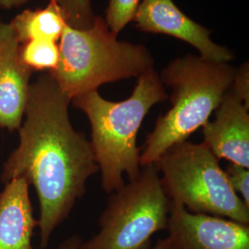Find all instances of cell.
Masks as SVG:
<instances>
[{
	"label": "cell",
	"instance_id": "ffe728a7",
	"mask_svg": "<svg viewBox=\"0 0 249 249\" xmlns=\"http://www.w3.org/2000/svg\"><path fill=\"white\" fill-rule=\"evenodd\" d=\"M151 249H172L168 237L159 239Z\"/></svg>",
	"mask_w": 249,
	"mask_h": 249
},
{
	"label": "cell",
	"instance_id": "8fae6325",
	"mask_svg": "<svg viewBox=\"0 0 249 249\" xmlns=\"http://www.w3.org/2000/svg\"><path fill=\"white\" fill-rule=\"evenodd\" d=\"M24 178L6 183L0 193V249H34L32 239L38 221Z\"/></svg>",
	"mask_w": 249,
	"mask_h": 249
},
{
	"label": "cell",
	"instance_id": "ac0fdd59",
	"mask_svg": "<svg viewBox=\"0 0 249 249\" xmlns=\"http://www.w3.org/2000/svg\"><path fill=\"white\" fill-rule=\"evenodd\" d=\"M82 239L79 235H71L65 240L62 241L56 249H79Z\"/></svg>",
	"mask_w": 249,
	"mask_h": 249
},
{
	"label": "cell",
	"instance_id": "8992f818",
	"mask_svg": "<svg viewBox=\"0 0 249 249\" xmlns=\"http://www.w3.org/2000/svg\"><path fill=\"white\" fill-rule=\"evenodd\" d=\"M170 200L154 164L110 194L99 218L100 231L79 249H151V238L166 230Z\"/></svg>",
	"mask_w": 249,
	"mask_h": 249
},
{
	"label": "cell",
	"instance_id": "2e32d148",
	"mask_svg": "<svg viewBox=\"0 0 249 249\" xmlns=\"http://www.w3.org/2000/svg\"><path fill=\"white\" fill-rule=\"evenodd\" d=\"M224 172L233 191L249 208V168L230 163Z\"/></svg>",
	"mask_w": 249,
	"mask_h": 249
},
{
	"label": "cell",
	"instance_id": "30bf717a",
	"mask_svg": "<svg viewBox=\"0 0 249 249\" xmlns=\"http://www.w3.org/2000/svg\"><path fill=\"white\" fill-rule=\"evenodd\" d=\"M249 108L231 90L226 91L213 121L202 126L206 146L219 159L249 168Z\"/></svg>",
	"mask_w": 249,
	"mask_h": 249
},
{
	"label": "cell",
	"instance_id": "9a60e30c",
	"mask_svg": "<svg viewBox=\"0 0 249 249\" xmlns=\"http://www.w3.org/2000/svg\"><path fill=\"white\" fill-rule=\"evenodd\" d=\"M141 0H109L106 11V22L110 31L117 36L133 20Z\"/></svg>",
	"mask_w": 249,
	"mask_h": 249
},
{
	"label": "cell",
	"instance_id": "52a82bcc",
	"mask_svg": "<svg viewBox=\"0 0 249 249\" xmlns=\"http://www.w3.org/2000/svg\"><path fill=\"white\" fill-rule=\"evenodd\" d=\"M166 230L172 249H249V225L172 202Z\"/></svg>",
	"mask_w": 249,
	"mask_h": 249
},
{
	"label": "cell",
	"instance_id": "6da1fadb",
	"mask_svg": "<svg viewBox=\"0 0 249 249\" xmlns=\"http://www.w3.org/2000/svg\"><path fill=\"white\" fill-rule=\"evenodd\" d=\"M71 102L48 73L31 84L25 120L18 127L19 144L1 174L5 184L24 178L35 187L43 249L84 195L89 178L99 172L90 142L71 122Z\"/></svg>",
	"mask_w": 249,
	"mask_h": 249
},
{
	"label": "cell",
	"instance_id": "ba28073f",
	"mask_svg": "<svg viewBox=\"0 0 249 249\" xmlns=\"http://www.w3.org/2000/svg\"><path fill=\"white\" fill-rule=\"evenodd\" d=\"M133 20L142 32L173 36L192 45L205 60L229 63L234 58L231 50L211 39L209 29L188 18L173 0H141Z\"/></svg>",
	"mask_w": 249,
	"mask_h": 249
},
{
	"label": "cell",
	"instance_id": "e0dca14e",
	"mask_svg": "<svg viewBox=\"0 0 249 249\" xmlns=\"http://www.w3.org/2000/svg\"><path fill=\"white\" fill-rule=\"evenodd\" d=\"M231 89L241 99L245 106L249 108V68L245 63L238 70H235Z\"/></svg>",
	"mask_w": 249,
	"mask_h": 249
},
{
	"label": "cell",
	"instance_id": "5b68a950",
	"mask_svg": "<svg viewBox=\"0 0 249 249\" xmlns=\"http://www.w3.org/2000/svg\"><path fill=\"white\" fill-rule=\"evenodd\" d=\"M170 202L193 213L223 217L249 225V208L231 188L220 160L206 144L186 141L155 161Z\"/></svg>",
	"mask_w": 249,
	"mask_h": 249
},
{
	"label": "cell",
	"instance_id": "7a4b0ae2",
	"mask_svg": "<svg viewBox=\"0 0 249 249\" xmlns=\"http://www.w3.org/2000/svg\"><path fill=\"white\" fill-rule=\"evenodd\" d=\"M169 98L152 68L138 77L132 94L120 102L104 98L98 89L83 93L71 100L89 120L90 145L102 174L103 189L111 194L141 172V148L137 137L145 116L151 107Z\"/></svg>",
	"mask_w": 249,
	"mask_h": 249
},
{
	"label": "cell",
	"instance_id": "d6986e66",
	"mask_svg": "<svg viewBox=\"0 0 249 249\" xmlns=\"http://www.w3.org/2000/svg\"><path fill=\"white\" fill-rule=\"evenodd\" d=\"M30 0H0V8L4 9L19 8Z\"/></svg>",
	"mask_w": 249,
	"mask_h": 249
},
{
	"label": "cell",
	"instance_id": "9c48e42d",
	"mask_svg": "<svg viewBox=\"0 0 249 249\" xmlns=\"http://www.w3.org/2000/svg\"><path fill=\"white\" fill-rule=\"evenodd\" d=\"M20 44L10 23L0 24V129L22 124L33 74L20 57Z\"/></svg>",
	"mask_w": 249,
	"mask_h": 249
},
{
	"label": "cell",
	"instance_id": "5bb4252c",
	"mask_svg": "<svg viewBox=\"0 0 249 249\" xmlns=\"http://www.w3.org/2000/svg\"><path fill=\"white\" fill-rule=\"evenodd\" d=\"M66 24L73 29L84 30L92 25L94 14L90 0H55Z\"/></svg>",
	"mask_w": 249,
	"mask_h": 249
},
{
	"label": "cell",
	"instance_id": "3957f363",
	"mask_svg": "<svg viewBox=\"0 0 249 249\" xmlns=\"http://www.w3.org/2000/svg\"><path fill=\"white\" fill-rule=\"evenodd\" d=\"M235 69L228 63L208 61L188 54L169 63L160 79L172 89V107L147 134L141 166L154 164L172 146L187 141L202 127L231 88Z\"/></svg>",
	"mask_w": 249,
	"mask_h": 249
},
{
	"label": "cell",
	"instance_id": "277c9868",
	"mask_svg": "<svg viewBox=\"0 0 249 249\" xmlns=\"http://www.w3.org/2000/svg\"><path fill=\"white\" fill-rule=\"evenodd\" d=\"M59 59L48 74L72 99L103 84L135 78L153 68L151 52L142 45L118 41L102 17L84 30L65 25Z\"/></svg>",
	"mask_w": 249,
	"mask_h": 249
},
{
	"label": "cell",
	"instance_id": "44dd1931",
	"mask_svg": "<svg viewBox=\"0 0 249 249\" xmlns=\"http://www.w3.org/2000/svg\"><path fill=\"white\" fill-rule=\"evenodd\" d=\"M1 23H2V21H1V18H0V24H1Z\"/></svg>",
	"mask_w": 249,
	"mask_h": 249
},
{
	"label": "cell",
	"instance_id": "4fadbf2b",
	"mask_svg": "<svg viewBox=\"0 0 249 249\" xmlns=\"http://www.w3.org/2000/svg\"><path fill=\"white\" fill-rule=\"evenodd\" d=\"M20 57L33 71H53L59 59V47L50 40H32L20 45Z\"/></svg>",
	"mask_w": 249,
	"mask_h": 249
},
{
	"label": "cell",
	"instance_id": "7c38bea8",
	"mask_svg": "<svg viewBox=\"0 0 249 249\" xmlns=\"http://www.w3.org/2000/svg\"><path fill=\"white\" fill-rule=\"evenodd\" d=\"M20 45L32 40L60 39L66 21L55 0H49L44 9H25L10 22Z\"/></svg>",
	"mask_w": 249,
	"mask_h": 249
}]
</instances>
